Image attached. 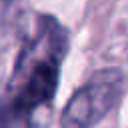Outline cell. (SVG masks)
Masks as SVG:
<instances>
[{
    "mask_svg": "<svg viewBox=\"0 0 128 128\" xmlns=\"http://www.w3.org/2000/svg\"><path fill=\"white\" fill-rule=\"evenodd\" d=\"M124 82V72L116 66L96 70L68 98L60 116V128H94L120 102Z\"/></svg>",
    "mask_w": 128,
    "mask_h": 128,
    "instance_id": "cell-2",
    "label": "cell"
},
{
    "mask_svg": "<svg viewBox=\"0 0 128 128\" xmlns=\"http://www.w3.org/2000/svg\"><path fill=\"white\" fill-rule=\"evenodd\" d=\"M68 32L52 14H38L0 92V128H48Z\"/></svg>",
    "mask_w": 128,
    "mask_h": 128,
    "instance_id": "cell-1",
    "label": "cell"
}]
</instances>
